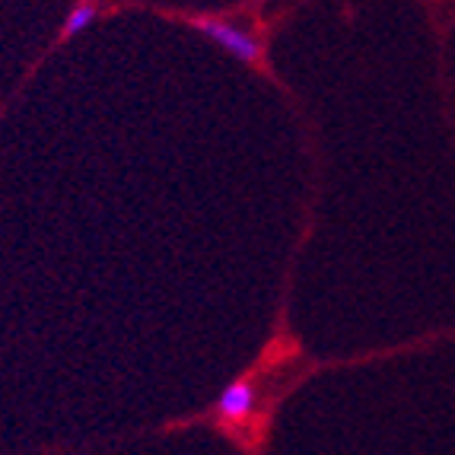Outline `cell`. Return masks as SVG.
<instances>
[{"label": "cell", "instance_id": "cell-1", "mask_svg": "<svg viewBox=\"0 0 455 455\" xmlns=\"http://www.w3.org/2000/svg\"><path fill=\"white\" fill-rule=\"evenodd\" d=\"M277 398H281V372H277V363H271V350L265 347L259 363H251L245 372H239L217 395V402L195 420L213 427V430L220 433V436H227L243 452H261V449H267L265 440L267 433H271ZM195 420H182V424L175 420V424L163 427V430L188 427Z\"/></svg>", "mask_w": 455, "mask_h": 455}, {"label": "cell", "instance_id": "cell-2", "mask_svg": "<svg viewBox=\"0 0 455 455\" xmlns=\"http://www.w3.org/2000/svg\"><path fill=\"white\" fill-rule=\"evenodd\" d=\"M153 13L166 16V20H175V23H185L191 29H197L201 36H207L211 42L229 52L239 64L251 70V74L265 76L274 86H281V76L271 68V38L274 29L281 20H271V23H261V0L251 10L249 23H243L245 7L239 10H223V13H207V10H166V7H150Z\"/></svg>", "mask_w": 455, "mask_h": 455}, {"label": "cell", "instance_id": "cell-3", "mask_svg": "<svg viewBox=\"0 0 455 455\" xmlns=\"http://www.w3.org/2000/svg\"><path fill=\"white\" fill-rule=\"evenodd\" d=\"M99 16H102V0H76L74 7H70L68 20L61 26V36H58V45H64L68 38H74L76 32H84L90 23H96Z\"/></svg>", "mask_w": 455, "mask_h": 455}]
</instances>
